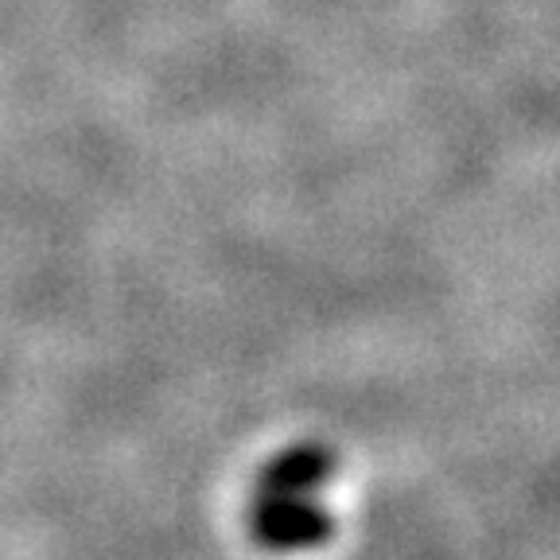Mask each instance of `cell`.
I'll list each match as a JSON object with an SVG mask.
<instances>
[{"mask_svg":"<svg viewBox=\"0 0 560 560\" xmlns=\"http://www.w3.org/2000/svg\"><path fill=\"white\" fill-rule=\"evenodd\" d=\"M335 479V455L324 444H296L280 452L249 494L245 525L265 552L292 557L324 545L331 534L327 487Z\"/></svg>","mask_w":560,"mask_h":560,"instance_id":"1","label":"cell"}]
</instances>
